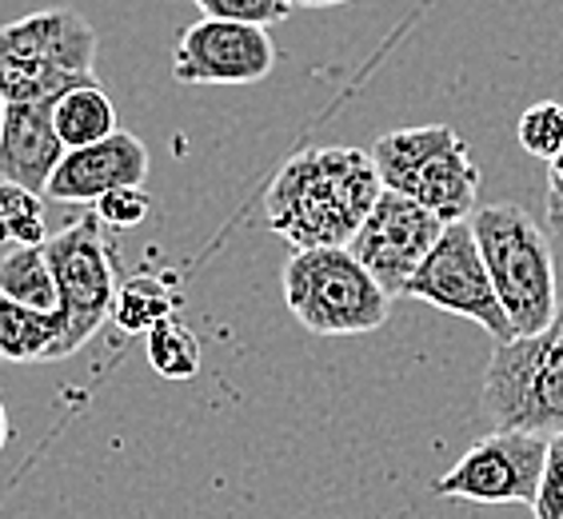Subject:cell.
Instances as JSON below:
<instances>
[{
	"instance_id": "22",
	"label": "cell",
	"mask_w": 563,
	"mask_h": 519,
	"mask_svg": "<svg viewBox=\"0 0 563 519\" xmlns=\"http://www.w3.org/2000/svg\"><path fill=\"white\" fill-rule=\"evenodd\" d=\"M97 217L104 220V228H136L148 220L152 212V196L144 192V185L132 188H112L97 200Z\"/></svg>"
},
{
	"instance_id": "6",
	"label": "cell",
	"mask_w": 563,
	"mask_h": 519,
	"mask_svg": "<svg viewBox=\"0 0 563 519\" xmlns=\"http://www.w3.org/2000/svg\"><path fill=\"white\" fill-rule=\"evenodd\" d=\"M284 300L312 335H364L384 328L391 296L352 249H296L284 264Z\"/></svg>"
},
{
	"instance_id": "8",
	"label": "cell",
	"mask_w": 563,
	"mask_h": 519,
	"mask_svg": "<svg viewBox=\"0 0 563 519\" xmlns=\"http://www.w3.org/2000/svg\"><path fill=\"white\" fill-rule=\"evenodd\" d=\"M400 296L432 303L440 312L464 316V320L484 328L496 344L516 340V328H511L508 312H504V303H499L496 284H492L488 264H484V252H479V244H476L472 220H452V224H444L440 240H435L432 252L423 256V264L416 268L412 280L404 284Z\"/></svg>"
},
{
	"instance_id": "4",
	"label": "cell",
	"mask_w": 563,
	"mask_h": 519,
	"mask_svg": "<svg viewBox=\"0 0 563 519\" xmlns=\"http://www.w3.org/2000/svg\"><path fill=\"white\" fill-rule=\"evenodd\" d=\"M372 161L391 192L412 196L416 205L452 224L476 212L479 168L472 148L452 124H423V129L388 132L372 144Z\"/></svg>"
},
{
	"instance_id": "14",
	"label": "cell",
	"mask_w": 563,
	"mask_h": 519,
	"mask_svg": "<svg viewBox=\"0 0 563 519\" xmlns=\"http://www.w3.org/2000/svg\"><path fill=\"white\" fill-rule=\"evenodd\" d=\"M0 360L4 364H48L60 360V316L36 312L0 292Z\"/></svg>"
},
{
	"instance_id": "26",
	"label": "cell",
	"mask_w": 563,
	"mask_h": 519,
	"mask_svg": "<svg viewBox=\"0 0 563 519\" xmlns=\"http://www.w3.org/2000/svg\"><path fill=\"white\" fill-rule=\"evenodd\" d=\"M332 4H347V0H296V9H332Z\"/></svg>"
},
{
	"instance_id": "1",
	"label": "cell",
	"mask_w": 563,
	"mask_h": 519,
	"mask_svg": "<svg viewBox=\"0 0 563 519\" xmlns=\"http://www.w3.org/2000/svg\"><path fill=\"white\" fill-rule=\"evenodd\" d=\"M384 192L372 152L312 148L284 164L264 192L272 232L292 249H347Z\"/></svg>"
},
{
	"instance_id": "27",
	"label": "cell",
	"mask_w": 563,
	"mask_h": 519,
	"mask_svg": "<svg viewBox=\"0 0 563 519\" xmlns=\"http://www.w3.org/2000/svg\"><path fill=\"white\" fill-rule=\"evenodd\" d=\"M4 444H9V408L0 400V452H4Z\"/></svg>"
},
{
	"instance_id": "12",
	"label": "cell",
	"mask_w": 563,
	"mask_h": 519,
	"mask_svg": "<svg viewBox=\"0 0 563 519\" xmlns=\"http://www.w3.org/2000/svg\"><path fill=\"white\" fill-rule=\"evenodd\" d=\"M144 180H148V148L141 136L117 129L97 144L68 148L44 192L60 205H97L112 188H132Z\"/></svg>"
},
{
	"instance_id": "16",
	"label": "cell",
	"mask_w": 563,
	"mask_h": 519,
	"mask_svg": "<svg viewBox=\"0 0 563 519\" xmlns=\"http://www.w3.org/2000/svg\"><path fill=\"white\" fill-rule=\"evenodd\" d=\"M0 292L16 303H29L36 312L60 308V292H56V276L44 244H24V249H9L0 256Z\"/></svg>"
},
{
	"instance_id": "20",
	"label": "cell",
	"mask_w": 563,
	"mask_h": 519,
	"mask_svg": "<svg viewBox=\"0 0 563 519\" xmlns=\"http://www.w3.org/2000/svg\"><path fill=\"white\" fill-rule=\"evenodd\" d=\"M520 148L536 161H552L555 152H563V104L560 100H540L523 109L520 124H516Z\"/></svg>"
},
{
	"instance_id": "24",
	"label": "cell",
	"mask_w": 563,
	"mask_h": 519,
	"mask_svg": "<svg viewBox=\"0 0 563 519\" xmlns=\"http://www.w3.org/2000/svg\"><path fill=\"white\" fill-rule=\"evenodd\" d=\"M543 212H548V232H552L555 240H563V185H548Z\"/></svg>"
},
{
	"instance_id": "23",
	"label": "cell",
	"mask_w": 563,
	"mask_h": 519,
	"mask_svg": "<svg viewBox=\"0 0 563 519\" xmlns=\"http://www.w3.org/2000/svg\"><path fill=\"white\" fill-rule=\"evenodd\" d=\"M531 511L536 519H563V432L548 435V464H543L540 496Z\"/></svg>"
},
{
	"instance_id": "7",
	"label": "cell",
	"mask_w": 563,
	"mask_h": 519,
	"mask_svg": "<svg viewBox=\"0 0 563 519\" xmlns=\"http://www.w3.org/2000/svg\"><path fill=\"white\" fill-rule=\"evenodd\" d=\"M44 252L53 264L56 292H60L56 316H60V360H65L76 356L112 316L120 268L117 252L104 240V220L97 212L73 220L53 240H44Z\"/></svg>"
},
{
	"instance_id": "17",
	"label": "cell",
	"mask_w": 563,
	"mask_h": 519,
	"mask_svg": "<svg viewBox=\"0 0 563 519\" xmlns=\"http://www.w3.org/2000/svg\"><path fill=\"white\" fill-rule=\"evenodd\" d=\"M176 312V296L168 292V280L161 276H129V280L117 284V296H112V316L120 332L129 335H148L152 328L168 320Z\"/></svg>"
},
{
	"instance_id": "28",
	"label": "cell",
	"mask_w": 563,
	"mask_h": 519,
	"mask_svg": "<svg viewBox=\"0 0 563 519\" xmlns=\"http://www.w3.org/2000/svg\"><path fill=\"white\" fill-rule=\"evenodd\" d=\"M0 120H4V97H0Z\"/></svg>"
},
{
	"instance_id": "5",
	"label": "cell",
	"mask_w": 563,
	"mask_h": 519,
	"mask_svg": "<svg viewBox=\"0 0 563 519\" xmlns=\"http://www.w3.org/2000/svg\"><path fill=\"white\" fill-rule=\"evenodd\" d=\"M479 404L492 428L563 432V300L543 332L492 347Z\"/></svg>"
},
{
	"instance_id": "15",
	"label": "cell",
	"mask_w": 563,
	"mask_h": 519,
	"mask_svg": "<svg viewBox=\"0 0 563 519\" xmlns=\"http://www.w3.org/2000/svg\"><path fill=\"white\" fill-rule=\"evenodd\" d=\"M53 124L65 148H85V144H97L117 132V104L100 80L68 88L65 97L53 100Z\"/></svg>"
},
{
	"instance_id": "21",
	"label": "cell",
	"mask_w": 563,
	"mask_h": 519,
	"mask_svg": "<svg viewBox=\"0 0 563 519\" xmlns=\"http://www.w3.org/2000/svg\"><path fill=\"white\" fill-rule=\"evenodd\" d=\"M200 16H217V21H240V24H284L296 12V0H196Z\"/></svg>"
},
{
	"instance_id": "13",
	"label": "cell",
	"mask_w": 563,
	"mask_h": 519,
	"mask_svg": "<svg viewBox=\"0 0 563 519\" xmlns=\"http://www.w3.org/2000/svg\"><path fill=\"white\" fill-rule=\"evenodd\" d=\"M65 141L53 124V100L4 104L0 120V180L44 192L56 164L65 161Z\"/></svg>"
},
{
	"instance_id": "19",
	"label": "cell",
	"mask_w": 563,
	"mask_h": 519,
	"mask_svg": "<svg viewBox=\"0 0 563 519\" xmlns=\"http://www.w3.org/2000/svg\"><path fill=\"white\" fill-rule=\"evenodd\" d=\"M44 205L41 192L12 180H0V244L4 249H24V244H44Z\"/></svg>"
},
{
	"instance_id": "18",
	"label": "cell",
	"mask_w": 563,
	"mask_h": 519,
	"mask_svg": "<svg viewBox=\"0 0 563 519\" xmlns=\"http://www.w3.org/2000/svg\"><path fill=\"white\" fill-rule=\"evenodd\" d=\"M148 364L156 368V376L164 379H192L200 372V335L185 324V320H161L148 332Z\"/></svg>"
},
{
	"instance_id": "10",
	"label": "cell",
	"mask_w": 563,
	"mask_h": 519,
	"mask_svg": "<svg viewBox=\"0 0 563 519\" xmlns=\"http://www.w3.org/2000/svg\"><path fill=\"white\" fill-rule=\"evenodd\" d=\"M272 68H276V44L261 24L200 16L176 36L173 48V80L188 88L261 85Z\"/></svg>"
},
{
	"instance_id": "25",
	"label": "cell",
	"mask_w": 563,
	"mask_h": 519,
	"mask_svg": "<svg viewBox=\"0 0 563 519\" xmlns=\"http://www.w3.org/2000/svg\"><path fill=\"white\" fill-rule=\"evenodd\" d=\"M548 185H563V152H555L548 161Z\"/></svg>"
},
{
	"instance_id": "2",
	"label": "cell",
	"mask_w": 563,
	"mask_h": 519,
	"mask_svg": "<svg viewBox=\"0 0 563 519\" xmlns=\"http://www.w3.org/2000/svg\"><path fill=\"white\" fill-rule=\"evenodd\" d=\"M97 29L76 9H41L0 24V97L60 100L68 88L97 85Z\"/></svg>"
},
{
	"instance_id": "11",
	"label": "cell",
	"mask_w": 563,
	"mask_h": 519,
	"mask_svg": "<svg viewBox=\"0 0 563 519\" xmlns=\"http://www.w3.org/2000/svg\"><path fill=\"white\" fill-rule=\"evenodd\" d=\"M440 232H444V220L435 212L416 205L412 196L384 188L347 249L372 272V280L396 300L404 292V284L412 280L416 268L423 264V256L432 252Z\"/></svg>"
},
{
	"instance_id": "9",
	"label": "cell",
	"mask_w": 563,
	"mask_h": 519,
	"mask_svg": "<svg viewBox=\"0 0 563 519\" xmlns=\"http://www.w3.org/2000/svg\"><path fill=\"white\" fill-rule=\"evenodd\" d=\"M543 464H548V435L496 428L467 448L435 479L432 492L464 504H528L531 508L540 496Z\"/></svg>"
},
{
	"instance_id": "3",
	"label": "cell",
	"mask_w": 563,
	"mask_h": 519,
	"mask_svg": "<svg viewBox=\"0 0 563 519\" xmlns=\"http://www.w3.org/2000/svg\"><path fill=\"white\" fill-rule=\"evenodd\" d=\"M467 220H472L488 276L496 284V296L516 335L543 332L560 308L555 256L548 232L520 205H484Z\"/></svg>"
}]
</instances>
